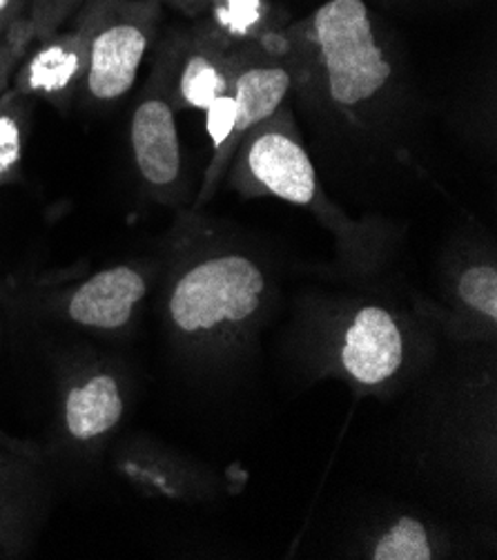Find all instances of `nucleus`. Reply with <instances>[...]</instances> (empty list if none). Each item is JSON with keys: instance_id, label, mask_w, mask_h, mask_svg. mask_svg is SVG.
Here are the masks:
<instances>
[{"instance_id": "f257e3e1", "label": "nucleus", "mask_w": 497, "mask_h": 560, "mask_svg": "<svg viewBox=\"0 0 497 560\" xmlns=\"http://www.w3.org/2000/svg\"><path fill=\"white\" fill-rule=\"evenodd\" d=\"M265 268L248 253L214 248L179 257L163 295L173 340L190 353L228 349L252 330L270 302Z\"/></svg>"}, {"instance_id": "412c9836", "label": "nucleus", "mask_w": 497, "mask_h": 560, "mask_svg": "<svg viewBox=\"0 0 497 560\" xmlns=\"http://www.w3.org/2000/svg\"><path fill=\"white\" fill-rule=\"evenodd\" d=\"M0 553H3V551H0Z\"/></svg>"}, {"instance_id": "0eeeda50", "label": "nucleus", "mask_w": 497, "mask_h": 560, "mask_svg": "<svg viewBox=\"0 0 497 560\" xmlns=\"http://www.w3.org/2000/svg\"><path fill=\"white\" fill-rule=\"evenodd\" d=\"M152 282V264H117L85 277L83 282L61 293H54L43 306L49 315L90 332L119 335L134 324Z\"/></svg>"}, {"instance_id": "6ab92c4d", "label": "nucleus", "mask_w": 497, "mask_h": 560, "mask_svg": "<svg viewBox=\"0 0 497 560\" xmlns=\"http://www.w3.org/2000/svg\"><path fill=\"white\" fill-rule=\"evenodd\" d=\"M175 5H179V8H184V10H201V8H205V5H210L212 0H173Z\"/></svg>"}, {"instance_id": "7ed1b4c3", "label": "nucleus", "mask_w": 497, "mask_h": 560, "mask_svg": "<svg viewBox=\"0 0 497 560\" xmlns=\"http://www.w3.org/2000/svg\"><path fill=\"white\" fill-rule=\"evenodd\" d=\"M426 342L413 319L381 302L340 304L326 319L319 364L326 375L372 396L391 394L422 366Z\"/></svg>"}, {"instance_id": "f3484780", "label": "nucleus", "mask_w": 497, "mask_h": 560, "mask_svg": "<svg viewBox=\"0 0 497 560\" xmlns=\"http://www.w3.org/2000/svg\"><path fill=\"white\" fill-rule=\"evenodd\" d=\"M34 32L29 25V19L23 21L5 43H0V94H3L12 85V77L23 61V56L32 47Z\"/></svg>"}, {"instance_id": "ddd939ff", "label": "nucleus", "mask_w": 497, "mask_h": 560, "mask_svg": "<svg viewBox=\"0 0 497 560\" xmlns=\"http://www.w3.org/2000/svg\"><path fill=\"white\" fill-rule=\"evenodd\" d=\"M212 23L208 27L230 49L261 47L270 54L288 56V36L274 32L270 19V0H212Z\"/></svg>"}, {"instance_id": "f03ea898", "label": "nucleus", "mask_w": 497, "mask_h": 560, "mask_svg": "<svg viewBox=\"0 0 497 560\" xmlns=\"http://www.w3.org/2000/svg\"><path fill=\"white\" fill-rule=\"evenodd\" d=\"M230 163V186L237 192L244 197H274L310 208L326 229L333 231L344 257L353 266L370 270L379 264V235L366 233L359 223L326 199L312 159L286 105L246 132Z\"/></svg>"}, {"instance_id": "a211bd4d", "label": "nucleus", "mask_w": 497, "mask_h": 560, "mask_svg": "<svg viewBox=\"0 0 497 560\" xmlns=\"http://www.w3.org/2000/svg\"><path fill=\"white\" fill-rule=\"evenodd\" d=\"M27 0H0V43H5L10 34L27 21Z\"/></svg>"}, {"instance_id": "20e7f679", "label": "nucleus", "mask_w": 497, "mask_h": 560, "mask_svg": "<svg viewBox=\"0 0 497 560\" xmlns=\"http://www.w3.org/2000/svg\"><path fill=\"white\" fill-rule=\"evenodd\" d=\"M310 47L321 96L338 109L375 101L393 81V66L377 40L366 0H326L297 27Z\"/></svg>"}, {"instance_id": "9d476101", "label": "nucleus", "mask_w": 497, "mask_h": 560, "mask_svg": "<svg viewBox=\"0 0 497 560\" xmlns=\"http://www.w3.org/2000/svg\"><path fill=\"white\" fill-rule=\"evenodd\" d=\"M36 49H27L19 63L12 88L27 98H43L59 109H68L81 92L87 68L85 27L74 19L70 30H59Z\"/></svg>"}, {"instance_id": "2eb2a0df", "label": "nucleus", "mask_w": 497, "mask_h": 560, "mask_svg": "<svg viewBox=\"0 0 497 560\" xmlns=\"http://www.w3.org/2000/svg\"><path fill=\"white\" fill-rule=\"evenodd\" d=\"M32 126V98L12 85L0 94V188L21 177V163Z\"/></svg>"}, {"instance_id": "9b49d317", "label": "nucleus", "mask_w": 497, "mask_h": 560, "mask_svg": "<svg viewBox=\"0 0 497 560\" xmlns=\"http://www.w3.org/2000/svg\"><path fill=\"white\" fill-rule=\"evenodd\" d=\"M233 59L235 49L226 47L208 30L192 38L173 63H163L161 72L168 85L170 101L175 109H203L230 92L233 85Z\"/></svg>"}, {"instance_id": "aec40b11", "label": "nucleus", "mask_w": 497, "mask_h": 560, "mask_svg": "<svg viewBox=\"0 0 497 560\" xmlns=\"http://www.w3.org/2000/svg\"><path fill=\"white\" fill-rule=\"evenodd\" d=\"M0 438H10V435H5V433H0Z\"/></svg>"}, {"instance_id": "39448f33", "label": "nucleus", "mask_w": 497, "mask_h": 560, "mask_svg": "<svg viewBox=\"0 0 497 560\" xmlns=\"http://www.w3.org/2000/svg\"><path fill=\"white\" fill-rule=\"evenodd\" d=\"M74 19L87 36L79 94L90 105H113L132 90L141 72L156 36L161 0H83Z\"/></svg>"}, {"instance_id": "dca6fc26", "label": "nucleus", "mask_w": 497, "mask_h": 560, "mask_svg": "<svg viewBox=\"0 0 497 560\" xmlns=\"http://www.w3.org/2000/svg\"><path fill=\"white\" fill-rule=\"evenodd\" d=\"M83 0H32L27 5V19L34 32V40H43L63 30V25L79 12Z\"/></svg>"}, {"instance_id": "423d86ee", "label": "nucleus", "mask_w": 497, "mask_h": 560, "mask_svg": "<svg viewBox=\"0 0 497 560\" xmlns=\"http://www.w3.org/2000/svg\"><path fill=\"white\" fill-rule=\"evenodd\" d=\"M128 377L103 358L70 362L59 382L57 438L72 456H96L128 413Z\"/></svg>"}, {"instance_id": "6e6552de", "label": "nucleus", "mask_w": 497, "mask_h": 560, "mask_svg": "<svg viewBox=\"0 0 497 560\" xmlns=\"http://www.w3.org/2000/svg\"><path fill=\"white\" fill-rule=\"evenodd\" d=\"M130 150L137 173L150 195L156 201L173 203L184 182V154L177 109L156 68L132 112Z\"/></svg>"}, {"instance_id": "4468645a", "label": "nucleus", "mask_w": 497, "mask_h": 560, "mask_svg": "<svg viewBox=\"0 0 497 560\" xmlns=\"http://www.w3.org/2000/svg\"><path fill=\"white\" fill-rule=\"evenodd\" d=\"M366 553L372 560H433L441 553V540L424 521L400 516L377 532Z\"/></svg>"}, {"instance_id": "1a4fd4ad", "label": "nucleus", "mask_w": 497, "mask_h": 560, "mask_svg": "<svg viewBox=\"0 0 497 560\" xmlns=\"http://www.w3.org/2000/svg\"><path fill=\"white\" fill-rule=\"evenodd\" d=\"M49 495L36 446L0 438V551L21 556L32 549L49 510Z\"/></svg>"}, {"instance_id": "f8f14e48", "label": "nucleus", "mask_w": 497, "mask_h": 560, "mask_svg": "<svg viewBox=\"0 0 497 560\" xmlns=\"http://www.w3.org/2000/svg\"><path fill=\"white\" fill-rule=\"evenodd\" d=\"M449 330L455 338H495L497 328V268L490 259H469L449 287Z\"/></svg>"}]
</instances>
